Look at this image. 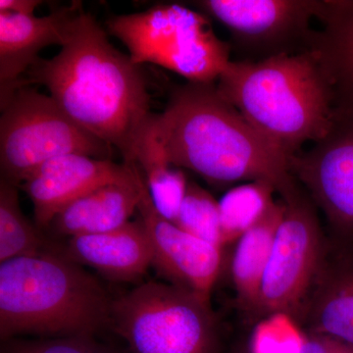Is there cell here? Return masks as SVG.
Returning <instances> with one entry per match:
<instances>
[{"label": "cell", "instance_id": "cell-1", "mask_svg": "<svg viewBox=\"0 0 353 353\" xmlns=\"http://www.w3.org/2000/svg\"><path fill=\"white\" fill-rule=\"evenodd\" d=\"M31 83L48 88L74 122L134 163L139 132L152 114L148 82L141 65L110 43L92 14L81 11L60 52L41 58L19 88Z\"/></svg>", "mask_w": 353, "mask_h": 353}, {"label": "cell", "instance_id": "cell-2", "mask_svg": "<svg viewBox=\"0 0 353 353\" xmlns=\"http://www.w3.org/2000/svg\"><path fill=\"white\" fill-rule=\"evenodd\" d=\"M155 124L172 163L211 185L264 181L283 199L299 190L289 159L222 97L216 83L174 88L163 112L155 114Z\"/></svg>", "mask_w": 353, "mask_h": 353}, {"label": "cell", "instance_id": "cell-3", "mask_svg": "<svg viewBox=\"0 0 353 353\" xmlns=\"http://www.w3.org/2000/svg\"><path fill=\"white\" fill-rule=\"evenodd\" d=\"M216 85L288 159L322 139L336 116L328 83L310 50L261 61L231 60Z\"/></svg>", "mask_w": 353, "mask_h": 353}, {"label": "cell", "instance_id": "cell-4", "mask_svg": "<svg viewBox=\"0 0 353 353\" xmlns=\"http://www.w3.org/2000/svg\"><path fill=\"white\" fill-rule=\"evenodd\" d=\"M113 297L81 265L43 253L0 264V338L94 336L110 327Z\"/></svg>", "mask_w": 353, "mask_h": 353}, {"label": "cell", "instance_id": "cell-5", "mask_svg": "<svg viewBox=\"0 0 353 353\" xmlns=\"http://www.w3.org/2000/svg\"><path fill=\"white\" fill-rule=\"evenodd\" d=\"M210 18L181 4L113 16L108 30L134 64L170 70L188 82L216 83L230 63L231 46L216 36Z\"/></svg>", "mask_w": 353, "mask_h": 353}, {"label": "cell", "instance_id": "cell-6", "mask_svg": "<svg viewBox=\"0 0 353 353\" xmlns=\"http://www.w3.org/2000/svg\"><path fill=\"white\" fill-rule=\"evenodd\" d=\"M110 327L130 353H214L217 338L210 301L157 281L114 299Z\"/></svg>", "mask_w": 353, "mask_h": 353}, {"label": "cell", "instance_id": "cell-7", "mask_svg": "<svg viewBox=\"0 0 353 353\" xmlns=\"http://www.w3.org/2000/svg\"><path fill=\"white\" fill-rule=\"evenodd\" d=\"M112 148L79 126L50 95L34 88H18L1 108V179L16 187L51 159L75 153L111 160Z\"/></svg>", "mask_w": 353, "mask_h": 353}, {"label": "cell", "instance_id": "cell-8", "mask_svg": "<svg viewBox=\"0 0 353 353\" xmlns=\"http://www.w3.org/2000/svg\"><path fill=\"white\" fill-rule=\"evenodd\" d=\"M285 211L265 270L252 317L299 321L326 255L314 208L301 190L283 199Z\"/></svg>", "mask_w": 353, "mask_h": 353}, {"label": "cell", "instance_id": "cell-9", "mask_svg": "<svg viewBox=\"0 0 353 353\" xmlns=\"http://www.w3.org/2000/svg\"><path fill=\"white\" fill-rule=\"evenodd\" d=\"M201 12L227 28L240 61H261L309 50L322 1L318 0H201Z\"/></svg>", "mask_w": 353, "mask_h": 353}, {"label": "cell", "instance_id": "cell-10", "mask_svg": "<svg viewBox=\"0 0 353 353\" xmlns=\"http://www.w3.org/2000/svg\"><path fill=\"white\" fill-rule=\"evenodd\" d=\"M289 164L330 224L353 236V116H334L329 132Z\"/></svg>", "mask_w": 353, "mask_h": 353}, {"label": "cell", "instance_id": "cell-11", "mask_svg": "<svg viewBox=\"0 0 353 353\" xmlns=\"http://www.w3.org/2000/svg\"><path fill=\"white\" fill-rule=\"evenodd\" d=\"M141 192L139 218L152 245V267L169 284L210 301L222 268V248L199 240L159 214L148 194L143 173Z\"/></svg>", "mask_w": 353, "mask_h": 353}, {"label": "cell", "instance_id": "cell-12", "mask_svg": "<svg viewBox=\"0 0 353 353\" xmlns=\"http://www.w3.org/2000/svg\"><path fill=\"white\" fill-rule=\"evenodd\" d=\"M134 178L132 163L118 164L72 153L46 162L19 189L31 199L36 225L43 229L62 209L83 194L106 183Z\"/></svg>", "mask_w": 353, "mask_h": 353}, {"label": "cell", "instance_id": "cell-13", "mask_svg": "<svg viewBox=\"0 0 353 353\" xmlns=\"http://www.w3.org/2000/svg\"><path fill=\"white\" fill-rule=\"evenodd\" d=\"M82 10V2L75 1L41 17L0 14L1 108L19 88L27 72L41 59V51L50 46H63Z\"/></svg>", "mask_w": 353, "mask_h": 353}, {"label": "cell", "instance_id": "cell-14", "mask_svg": "<svg viewBox=\"0 0 353 353\" xmlns=\"http://www.w3.org/2000/svg\"><path fill=\"white\" fill-rule=\"evenodd\" d=\"M62 256L114 282H138L152 266V250L141 219L105 233L69 239Z\"/></svg>", "mask_w": 353, "mask_h": 353}, {"label": "cell", "instance_id": "cell-15", "mask_svg": "<svg viewBox=\"0 0 353 353\" xmlns=\"http://www.w3.org/2000/svg\"><path fill=\"white\" fill-rule=\"evenodd\" d=\"M309 50L331 90L336 115L353 116V0H324Z\"/></svg>", "mask_w": 353, "mask_h": 353}, {"label": "cell", "instance_id": "cell-16", "mask_svg": "<svg viewBox=\"0 0 353 353\" xmlns=\"http://www.w3.org/2000/svg\"><path fill=\"white\" fill-rule=\"evenodd\" d=\"M134 165V178L106 183L83 194L62 209L48 228L65 238L105 233L127 224L138 211L141 170Z\"/></svg>", "mask_w": 353, "mask_h": 353}, {"label": "cell", "instance_id": "cell-17", "mask_svg": "<svg viewBox=\"0 0 353 353\" xmlns=\"http://www.w3.org/2000/svg\"><path fill=\"white\" fill-rule=\"evenodd\" d=\"M299 321L310 334L353 347V260L330 263L325 259Z\"/></svg>", "mask_w": 353, "mask_h": 353}, {"label": "cell", "instance_id": "cell-18", "mask_svg": "<svg viewBox=\"0 0 353 353\" xmlns=\"http://www.w3.org/2000/svg\"><path fill=\"white\" fill-rule=\"evenodd\" d=\"M285 211V201H274L261 219L239 239L232 261V277L239 305L252 315L276 234Z\"/></svg>", "mask_w": 353, "mask_h": 353}, {"label": "cell", "instance_id": "cell-19", "mask_svg": "<svg viewBox=\"0 0 353 353\" xmlns=\"http://www.w3.org/2000/svg\"><path fill=\"white\" fill-rule=\"evenodd\" d=\"M134 163L145 178L148 194L159 214L175 222L188 183L185 173L172 163L158 134L155 113L139 132L134 148Z\"/></svg>", "mask_w": 353, "mask_h": 353}, {"label": "cell", "instance_id": "cell-20", "mask_svg": "<svg viewBox=\"0 0 353 353\" xmlns=\"http://www.w3.org/2000/svg\"><path fill=\"white\" fill-rule=\"evenodd\" d=\"M19 188L0 180V263L20 257L61 252L44 238L41 229L26 217L21 208Z\"/></svg>", "mask_w": 353, "mask_h": 353}, {"label": "cell", "instance_id": "cell-21", "mask_svg": "<svg viewBox=\"0 0 353 353\" xmlns=\"http://www.w3.org/2000/svg\"><path fill=\"white\" fill-rule=\"evenodd\" d=\"M277 192L270 183L254 181L238 185L220 199V219L223 243L238 241L256 224L274 202Z\"/></svg>", "mask_w": 353, "mask_h": 353}, {"label": "cell", "instance_id": "cell-22", "mask_svg": "<svg viewBox=\"0 0 353 353\" xmlns=\"http://www.w3.org/2000/svg\"><path fill=\"white\" fill-rule=\"evenodd\" d=\"M176 226L196 238L223 248L219 201L194 182L187 192L175 220Z\"/></svg>", "mask_w": 353, "mask_h": 353}, {"label": "cell", "instance_id": "cell-23", "mask_svg": "<svg viewBox=\"0 0 353 353\" xmlns=\"http://www.w3.org/2000/svg\"><path fill=\"white\" fill-rule=\"evenodd\" d=\"M304 336L289 315L275 314L260 320L250 343L252 353H299Z\"/></svg>", "mask_w": 353, "mask_h": 353}, {"label": "cell", "instance_id": "cell-24", "mask_svg": "<svg viewBox=\"0 0 353 353\" xmlns=\"http://www.w3.org/2000/svg\"><path fill=\"white\" fill-rule=\"evenodd\" d=\"M1 353H113L94 340V336L13 339L2 343Z\"/></svg>", "mask_w": 353, "mask_h": 353}, {"label": "cell", "instance_id": "cell-25", "mask_svg": "<svg viewBox=\"0 0 353 353\" xmlns=\"http://www.w3.org/2000/svg\"><path fill=\"white\" fill-rule=\"evenodd\" d=\"M41 4L39 0H0V14L34 16Z\"/></svg>", "mask_w": 353, "mask_h": 353}, {"label": "cell", "instance_id": "cell-26", "mask_svg": "<svg viewBox=\"0 0 353 353\" xmlns=\"http://www.w3.org/2000/svg\"><path fill=\"white\" fill-rule=\"evenodd\" d=\"M333 339L320 334H310L304 336L299 353H331Z\"/></svg>", "mask_w": 353, "mask_h": 353}, {"label": "cell", "instance_id": "cell-27", "mask_svg": "<svg viewBox=\"0 0 353 353\" xmlns=\"http://www.w3.org/2000/svg\"><path fill=\"white\" fill-rule=\"evenodd\" d=\"M331 353H353V347L333 339Z\"/></svg>", "mask_w": 353, "mask_h": 353}]
</instances>
